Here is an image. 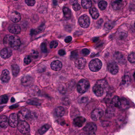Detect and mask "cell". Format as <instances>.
<instances>
[{
  "label": "cell",
  "mask_w": 135,
  "mask_h": 135,
  "mask_svg": "<svg viewBox=\"0 0 135 135\" xmlns=\"http://www.w3.org/2000/svg\"><path fill=\"white\" fill-rule=\"evenodd\" d=\"M4 43L13 49L17 50L20 47L21 41L18 36L15 35H8L4 37Z\"/></svg>",
  "instance_id": "6da1fadb"
},
{
  "label": "cell",
  "mask_w": 135,
  "mask_h": 135,
  "mask_svg": "<svg viewBox=\"0 0 135 135\" xmlns=\"http://www.w3.org/2000/svg\"><path fill=\"white\" fill-rule=\"evenodd\" d=\"M108 85L105 80H100L97 82L93 88V91L96 96L101 97L103 95L104 91L108 88Z\"/></svg>",
  "instance_id": "7a4b0ae2"
},
{
  "label": "cell",
  "mask_w": 135,
  "mask_h": 135,
  "mask_svg": "<svg viewBox=\"0 0 135 135\" xmlns=\"http://www.w3.org/2000/svg\"><path fill=\"white\" fill-rule=\"evenodd\" d=\"M89 87L88 81L86 79H81L78 82L77 89L79 93L83 94L88 91Z\"/></svg>",
  "instance_id": "3957f363"
},
{
  "label": "cell",
  "mask_w": 135,
  "mask_h": 135,
  "mask_svg": "<svg viewBox=\"0 0 135 135\" xmlns=\"http://www.w3.org/2000/svg\"><path fill=\"white\" fill-rule=\"evenodd\" d=\"M102 66L101 61L98 59H95L92 60L89 64V68L93 72H97L100 70Z\"/></svg>",
  "instance_id": "277c9868"
},
{
  "label": "cell",
  "mask_w": 135,
  "mask_h": 135,
  "mask_svg": "<svg viewBox=\"0 0 135 135\" xmlns=\"http://www.w3.org/2000/svg\"><path fill=\"white\" fill-rule=\"evenodd\" d=\"M18 129L23 134H27L30 132V127L25 121H20L18 124Z\"/></svg>",
  "instance_id": "5b68a950"
},
{
  "label": "cell",
  "mask_w": 135,
  "mask_h": 135,
  "mask_svg": "<svg viewBox=\"0 0 135 135\" xmlns=\"http://www.w3.org/2000/svg\"><path fill=\"white\" fill-rule=\"evenodd\" d=\"M79 23L81 27L84 28H87L90 24L89 18L86 15H83L79 18Z\"/></svg>",
  "instance_id": "8992f818"
},
{
  "label": "cell",
  "mask_w": 135,
  "mask_h": 135,
  "mask_svg": "<svg viewBox=\"0 0 135 135\" xmlns=\"http://www.w3.org/2000/svg\"><path fill=\"white\" fill-rule=\"evenodd\" d=\"M103 111L102 109L97 108L92 113L91 118L94 121H97L100 119L103 115Z\"/></svg>",
  "instance_id": "52a82bcc"
},
{
  "label": "cell",
  "mask_w": 135,
  "mask_h": 135,
  "mask_svg": "<svg viewBox=\"0 0 135 135\" xmlns=\"http://www.w3.org/2000/svg\"><path fill=\"white\" fill-rule=\"evenodd\" d=\"M30 116V112L27 109H24L21 110L18 114V118L20 121H25L29 118Z\"/></svg>",
  "instance_id": "ba28073f"
},
{
  "label": "cell",
  "mask_w": 135,
  "mask_h": 135,
  "mask_svg": "<svg viewBox=\"0 0 135 135\" xmlns=\"http://www.w3.org/2000/svg\"><path fill=\"white\" fill-rule=\"evenodd\" d=\"M97 127L94 123H89L84 127V130L89 134L94 133L97 130Z\"/></svg>",
  "instance_id": "9c48e42d"
},
{
  "label": "cell",
  "mask_w": 135,
  "mask_h": 135,
  "mask_svg": "<svg viewBox=\"0 0 135 135\" xmlns=\"http://www.w3.org/2000/svg\"><path fill=\"white\" fill-rule=\"evenodd\" d=\"M9 123L10 126L15 128L18 126V115L16 113H13L10 116Z\"/></svg>",
  "instance_id": "30bf717a"
},
{
  "label": "cell",
  "mask_w": 135,
  "mask_h": 135,
  "mask_svg": "<svg viewBox=\"0 0 135 135\" xmlns=\"http://www.w3.org/2000/svg\"><path fill=\"white\" fill-rule=\"evenodd\" d=\"M0 54L3 58L7 59L12 56V50L9 48H5L1 51Z\"/></svg>",
  "instance_id": "8fae6325"
},
{
  "label": "cell",
  "mask_w": 135,
  "mask_h": 135,
  "mask_svg": "<svg viewBox=\"0 0 135 135\" xmlns=\"http://www.w3.org/2000/svg\"><path fill=\"white\" fill-rule=\"evenodd\" d=\"M114 58L117 62L120 64H124L126 63V59L123 54L120 52H117L114 54Z\"/></svg>",
  "instance_id": "7c38bea8"
},
{
  "label": "cell",
  "mask_w": 135,
  "mask_h": 135,
  "mask_svg": "<svg viewBox=\"0 0 135 135\" xmlns=\"http://www.w3.org/2000/svg\"><path fill=\"white\" fill-rule=\"evenodd\" d=\"M108 69L109 71L113 74L117 73L119 70L117 65L114 62H112L108 64Z\"/></svg>",
  "instance_id": "4fadbf2b"
},
{
  "label": "cell",
  "mask_w": 135,
  "mask_h": 135,
  "mask_svg": "<svg viewBox=\"0 0 135 135\" xmlns=\"http://www.w3.org/2000/svg\"><path fill=\"white\" fill-rule=\"evenodd\" d=\"M8 29L10 33L14 34H19L21 31L20 27L16 24H12L10 25Z\"/></svg>",
  "instance_id": "5bb4252c"
},
{
  "label": "cell",
  "mask_w": 135,
  "mask_h": 135,
  "mask_svg": "<svg viewBox=\"0 0 135 135\" xmlns=\"http://www.w3.org/2000/svg\"><path fill=\"white\" fill-rule=\"evenodd\" d=\"M10 79L9 71L7 69H4L3 71L1 76V79L3 82H8Z\"/></svg>",
  "instance_id": "9a60e30c"
},
{
  "label": "cell",
  "mask_w": 135,
  "mask_h": 135,
  "mask_svg": "<svg viewBox=\"0 0 135 135\" xmlns=\"http://www.w3.org/2000/svg\"><path fill=\"white\" fill-rule=\"evenodd\" d=\"M129 106V103L127 100L124 98H120L118 108L122 109H125L128 108Z\"/></svg>",
  "instance_id": "2e32d148"
},
{
  "label": "cell",
  "mask_w": 135,
  "mask_h": 135,
  "mask_svg": "<svg viewBox=\"0 0 135 135\" xmlns=\"http://www.w3.org/2000/svg\"><path fill=\"white\" fill-rule=\"evenodd\" d=\"M85 118L82 117H78L74 120L73 123L74 125L78 127H81L85 123Z\"/></svg>",
  "instance_id": "e0dca14e"
},
{
  "label": "cell",
  "mask_w": 135,
  "mask_h": 135,
  "mask_svg": "<svg viewBox=\"0 0 135 135\" xmlns=\"http://www.w3.org/2000/svg\"><path fill=\"white\" fill-rule=\"evenodd\" d=\"M51 68L55 71H59L62 69V62L58 60L54 61L51 64Z\"/></svg>",
  "instance_id": "ac0fdd59"
},
{
  "label": "cell",
  "mask_w": 135,
  "mask_h": 135,
  "mask_svg": "<svg viewBox=\"0 0 135 135\" xmlns=\"http://www.w3.org/2000/svg\"><path fill=\"white\" fill-rule=\"evenodd\" d=\"M86 60L84 58L78 59L75 62V66L79 69H83L86 65Z\"/></svg>",
  "instance_id": "d6986e66"
},
{
  "label": "cell",
  "mask_w": 135,
  "mask_h": 135,
  "mask_svg": "<svg viewBox=\"0 0 135 135\" xmlns=\"http://www.w3.org/2000/svg\"><path fill=\"white\" fill-rule=\"evenodd\" d=\"M33 79L32 77L29 75L24 76L21 80V83L25 86L30 85L33 82Z\"/></svg>",
  "instance_id": "ffe728a7"
},
{
  "label": "cell",
  "mask_w": 135,
  "mask_h": 135,
  "mask_svg": "<svg viewBox=\"0 0 135 135\" xmlns=\"http://www.w3.org/2000/svg\"><path fill=\"white\" fill-rule=\"evenodd\" d=\"M10 19L13 22L18 23L20 21L21 16L20 14L18 12H14L10 14Z\"/></svg>",
  "instance_id": "44dd1931"
},
{
  "label": "cell",
  "mask_w": 135,
  "mask_h": 135,
  "mask_svg": "<svg viewBox=\"0 0 135 135\" xmlns=\"http://www.w3.org/2000/svg\"><path fill=\"white\" fill-rule=\"evenodd\" d=\"M9 124L8 118L6 116H1L0 117V126L3 128L7 127Z\"/></svg>",
  "instance_id": "7402d4cb"
},
{
  "label": "cell",
  "mask_w": 135,
  "mask_h": 135,
  "mask_svg": "<svg viewBox=\"0 0 135 135\" xmlns=\"http://www.w3.org/2000/svg\"><path fill=\"white\" fill-rule=\"evenodd\" d=\"M123 6V2L121 1H117L113 2L112 6L114 10H118L121 9Z\"/></svg>",
  "instance_id": "603a6c76"
},
{
  "label": "cell",
  "mask_w": 135,
  "mask_h": 135,
  "mask_svg": "<svg viewBox=\"0 0 135 135\" xmlns=\"http://www.w3.org/2000/svg\"><path fill=\"white\" fill-rule=\"evenodd\" d=\"M89 13L92 18L94 19H97L99 16L98 10L95 8H92L89 10Z\"/></svg>",
  "instance_id": "cb8c5ba5"
},
{
  "label": "cell",
  "mask_w": 135,
  "mask_h": 135,
  "mask_svg": "<svg viewBox=\"0 0 135 135\" xmlns=\"http://www.w3.org/2000/svg\"><path fill=\"white\" fill-rule=\"evenodd\" d=\"M81 4L84 9H89L91 8L92 5L91 1L89 0H82L81 1Z\"/></svg>",
  "instance_id": "d4e9b609"
},
{
  "label": "cell",
  "mask_w": 135,
  "mask_h": 135,
  "mask_svg": "<svg viewBox=\"0 0 135 135\" xmlns=\"http://www.w3.org/2000/svg\"><path fill=\"white\" fill-rule=\"evenodd\" d=\"M65 109L62 107H59L56 110V114L58 117H62L65 114Z\"/></svg>",
  "instance_id": "484cf974"
},
{
  "label": "cell",
  "mask_w": 135,
  "mask_h": 135,
  "mask_svg": "<svg viewBox=\"0 0 135 135\" xmlns=\"http://www.w3.org/2000/svg\"><path fill=\"white\" fill-rule=\"evenodd\" d=\"M20 69L17 64H13L12 66V71L13 75L17 76L20 72Z\"/></svg>",
  "instance_id": "4316f807"
},
{
  "label": "cell",
  "mask_w": 135,
  "mask_h": 135,
  "mask_svg": "<svg viewBox=\"0 0 135 135\" xmlns=\"http://www.w3.org/2000/svg\"><path fill=\"white\" fill-rule=\"evenodd\" d=\"M71 3L73 6V9L74 11H77L81 9V6L77 1H71Z\"/></svg>",
  "instance_id": "83f0119b"
},
{
  "label": "cell",
  "mask_w": 135,
  "mask_h": 135,
  "mask_svg": "<svg viewBox=\"0 0 135 135\" xmlns=\"http://www.w3.org/2000/svg\"><path fill=\"white\" fill-rule=\"evenodd\" d=\"M63 13L64 17L66 18H70L71 17V11L69 8L64 7L63 9Z\"/></svg>",
  "instance_id": "f1b7e54d"
},
{
  "label": "cell",
  "mask_w": 135,
  "mask_h": 135,
  "mask_svg": "<svg viewBox=\"0 0 135 135\" xmlns=\"http://www.w3.org/2000/svg\"><path fill=\"white\" fill-rule=\"evenodd\" d=\"M50 127V126L48 124H45V125L42 126L39 130V134H41V135L44 134L45 133H46L49 129Z\"/></svg>",
  "instance_id": "f546056e"
},
{
  "label": "cell",
  "mask_w": 135,
  "mask_h": 135,
  "mask_svg": "<svg viewBox=\"0 0 135 135\" xmlns=\"http://www.w3.org/2000/svg\"><path fill=\"white\" fill-rule=\"evenodd\" d=\"M120 98L118 97V96H116L114 97L112 101V104L113 106L118 108Z\"/></svg>",
  "instance_id": "4dcf8cb0"
},
{
  "label": "cell",
  "mask_w": 135,
  "mask_h": 135,
  "mask_svg": "<svg viewBox=\"0 0 135 135\" xmlns=\"http://www.w3.org/2000/svg\"><path fill=\"white\" fill-rule=\"evenodd\" d=\"M113 23L112 21H109L106 22L104 25V29L106 30H109L111 29L113 27Z\"/></svg>",
  "instance_id": "1f68e13d"
},
{
  "label": "cell",
  "mask_w": 135,
  "mask_h": 135,
  "mask_svg": "<svg viewBox=\"0 0 135 135\" xmlns=\"http://www.w3.org/2000/svg\"><path fill=\"white\" fill-rule=\"evenodd\" d=\"M107 6V3L106 1H102L99 2L98 3V6L101 10H104L106 9Z\"/></svg>",
  "instance_id": "d6a6232c"
},
{
  "label": "cell",
  "mask_w": 135,
  "mask_h": 135,
  "mask_svg": "<svg viewBox=\"0 0 135 135\" xmlns=\"http://www.w3.org/2000/svg\"><path fill=\"white\" fill-rule=\"evenodd\" d=\"M44 29V25H41V26L39 27V28H38L36 30H32L31 33L32 34H37L43 31Z\"/></svg>",
  "instance_id": "836d02e7"
},
{
  "label": "cell",
  "mask_w": 135,
  "mask_h": 135,
  "mask_svg": "<svg viewBox=\"0 0 135 135\" xmlns=\"http://www.w3.org/2000/svg\"><path fill=\"white\" fill-rule=\"evenodd\" d=\"M27 103L28 104L31 105H35V106L39 105V101H38V100L35 99L29 100Z\"/></svg>",
  "instance_id": "e575fe53"
},
{
  "label": "cell",
  "mask_w": 135,
  "mask_h": 135,
  "mask_svg": "<svg viewBox=\"0 0 135 135\" xmlns=\"http://www.w3.org/2000/svg\"><path fill=\"white\" fill-rule=\"evenodd\" d=\"M128 59L130 62L132 63L135 62V56L134 53H132L129 55L128 56Z\"/></svg>",
  "instance_id": "d590c367"
},
{
  "label": "cell",
  "mask_w": 135,
  "mask_h": 135,
  "mask_svg": "<svg viewBox=\"0 0 135 135\" xmlns=\"http://www.w3.org/2000/svg\"><path fill=\"white\" fill-rule=\"evenodd\" d=\"M8 100L9 99H8V96L6 95L2 96L0 99V103H7Z\"/></svg>",
  "instance_id": "8d00e7d4"
},
{
  "label": "cell",
  "mask_w": 135,
  "mask_h": 135,
  "mask_svg": "<svg viewBox=\"0 0 135 135\" xmlns=\"http://www.w3.org/2000/svg\"><path fill=\"white\" fill-rule=\"evenodd\" d=\"M88 98L87 97L83 96L79 99L78 101H79V103H86L88 101Z\"/></svg>",
  "instance_id": "74e56055"
},
{
  "label": "cell",
  "mask_w": 135,
  "mask_h": 135,
  "mask_svg": "<svg viewBox=\"0 0 135 135\" xmlns=\"http://www.w3.org/2000/svg\"><path fill=\"white\" fill-rule=\"evenodd\" d=\"M39 52L35 50L32 51V52L31 53V57H33V58H37V57H39Z\"/></svg>",
  "instance_id": "f35d334b"
},
{
  "label": "cell",
  "mask_w": 135,
  "mask_h": 135,
  "mask_svg": "<svg viewBox=\"0 0 135 135\" xmlns=\"http://www.w3.org/2000/svg\"><path fill=\"white\" fill-rule=\"evenodd\" d=\"M32 59H31V57L29 56H27L25 57L24 59V62L25 64L28 65L31 63Z\"/></svg>",
  "instance_id": "ab89813d"
},
{
  "label": "cell",
  "mask_w": 135,
  "mask_h": 135,
  "mask_svg": "<svg viewBox=\"0 0 135 135\" xmlns=\"http://www.w3.org/2000/svg\"><path fill=\"white\" fill-rule=\"evenodd\" d=\"M41 49L43 52L46 53L47 52V45L45 43H42L41 45Z\"/></svg>",
  "instance_id": "60d3db41"
},
{
  "label": "cell",
  "mask_w": 135,
  "mask_h": 135,
  "mask_svg": "<svg viewBox=\"0 0 135 135\" xmlns=\"http://www.w3.org/2000/svg\"><path fill=\"white\" fill-rule=\"evenodd\" d=\"M58 46V42L56 41H52L50 43V47L51 48H55Z\"/></svg>",
  "instance_id": "b9f144b4"
},
{
  "label": "cell",
  "mask_w": 135,
  "mask_h": 135,
  "mask_svg": "<svg viewBox=\"0 0 135 135\" xmlns=\"http://www.w3.org/2000/svg\"><path fill=\"white\" fill-rule=\"evenodd\" d=\"M25 2L29 6H33L35 3V1L34 0H26L25 1Z\"/></svg>",
  "instance_id": "7bdbcfd3"
},
{
  "label": "cell",
  "mask_w": 135,
  "mask_h": 135,
  "mask_svg": "<svg viewBox=\"0 0 135 135\" xmlns=\"http://www.w3.org/2000/svg\"><path fill=\"white\" fill-rule=\"evenodd\" d=\"M81 53L82 55L84 56H86V55H89L90 53V51L87 48H85L83 49L81 51Z\"/></svg>",
  "instance_id": "ee69618b"
},
{
  "label": "cell",
  "mask_w": 135,
  "mask_h": 135,
  "mask_svg": "<svg viewBox=\"0 0 135 135\" xmlns=\"http://www.w3.org/2000/svg\"><path fill=\"white\" fill-rule=\"evenodd\" d=\"M126 36L127 34L125 33V32H121V33H119L118 37H119V38L121 39H123L126 38Z\"/></svg>",
  "instance_id": "f6af8a7d"
},
{
  "label": "cell",
  "mask_w": 135,
  "mask_h": 135,
  "mask_svg": "<svg viewBox=\"0 0 135 135\" xmlns=\"http://www.w3.org/2000/svg\"><path fill=\"white\" fill-rule=\"evenodd\" d=\"M31 94L32 95H36L38 94V93H39V90L38 89H36L35 90V88L32 89L31 91Z\"/></svg>",
  "instance_id": "bcb514c9"
},
{
  "label": "cell",
  "mask_w": 135,
  "mask_h": 135,
  "mask_svg": "<svg viewBox=\"0 0 135 135\" xmlns=\"http://www.w3.org/2000/svg\"><path fill=\"white\" fill-rule=\"evenodd\" d=\"M72 37L71 36H68L65 38V41L66 43H68L69 42H71V41H72Z\"/></svg>",
  "instance_id": "7dc6e473"
},
{
  "label": "cell",
  "mask_w": 135,
  "mask_h": 135,
  "mask_svg": "<svg viewBox=\"0 0 135 135\" xmlns=\"http://www.w3.org/2000/svg\"><path fill=\"white\" fill-rule=\"evenodd\" d=\"M65 53H66V52H65V50L63 49H61V50H59L58 54L60 56H64V55H65Z\"/></svg>",
  "instance_id": "c3c4849f"
},
{
  "label": "cell",
  "mask_w": 135,
  "mask_h": 135,
  "mask_svg": "<svg viewBox=\"0 0 135 135\" xmlns=\"http://www.w3.org/2000/svg\"><path fill=\"white\" fill-rule=\"evenodd\" d=\"M18 104H15V105H12V106H11L10 107V109H14V108H17L18 107Z\"/></svg>",
  "instance_id": "681fc988"
},
{
  "label": "cell",
  "mask_w": 135,
  "mask_h": 135,
  "mask_svg": "<svg viewBox=\"0 0 135 135\" xmlns=\"http://www.w3.org/2000/svg\"><path fill=\"white\" fill-rule=\"evenodd\" d=\"M103 22V20L102 19H100V20H99L98 21V22H97V24H98V25H101V24H102Z\"/></svg>",
  "instance_id": "f907efd6"
},
{
  "label": "cell",
  "mask_w": 135,
  "mask_h": 135,
  "mask_svg": "<svg viewBox=\"0 0 135 135\" xmlns=\"http://www.w3.org/2000/svg\"><path fill=\"white\" fill-rule=\"evenodd\" d=\"M15 101V100L14 98H11V102H13H13H14Z\"/></svg>",
  "instance_id": "816d5d0a"
},
{
  "label": "cell",
  "mask_w": 135,
  "mask_h": 135,
  "mask_svg": "<svg viewBox=\"0 0 135 135\" xmlns=\"http://www.w3.org/2000/svg\"><path fill=\"white\" fill-rule=\"evenodd\" d=\"M79 135H88L86 133H80Z\"/></svg>",
  "instance_id": "f5cc1de1"
},
{
  "label": "cell",
  "mask_w": 135,
  "mask_h": 135,
  "mask_svg": "<svg viewBox=\"0 0 135 135\" xmlns=\"http://www.w3.org/2000/svg\"><path fill=\"white\" fill-rule=\"evenodd\" d=\"M3 107H0V112L1 111L3 110Z\"/></svg>",
  "instance_id": "db71d44e"
}]
</instances>
